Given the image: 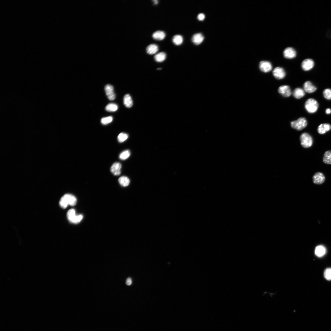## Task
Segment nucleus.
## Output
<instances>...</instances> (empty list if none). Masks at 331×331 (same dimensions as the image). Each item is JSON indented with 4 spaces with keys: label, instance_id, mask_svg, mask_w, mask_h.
<instances>
[{
    "label": "nucleus",
    "instance_id": "f257e3e1",
    "mask_svg": "<svg viewBox=\"0 0 331 331\" xmlns=\"http://www.w3.org/2000/svg\"><path fill=\"white\" fill-rule=\"evenodd\" d=\"M77 202V199L73 195L67 194H65L61 198L59 204L61 207L63 209L66 208L68 205L72 206H74Z\"/></svg>",
    "mask_w": 331,
    "mask_h": 331
},
{
    "label": "nucleus",
    "instance_id": "f03ea898",
    "mask_svg": "<svg viewBox=\"0 0 331 331\" xmlns=\"http://www.w3.org/2000/svg\"><path fill=\"white\" fill-rule=\"evenodd\" d=\"M319 104L317 101L315 99L311 98L308 99L305 104V108L306 111L310 113H315L319 108Z\"/></svg>",
    "mask_w": 331,
    "mask_h": 331
},
{
    "label": "nucleus",
    "instance_id": "7ed1b4c3",
    "mask_svg": "<svg viewBox=\"0 0 331 331\" xmlns=\"http://www.w3.org/2000/svg\"><path fill=\"white\" fill-rule=\"evenodd\" d=\"M308 124V122L306 118H300L296 121L291 122L292 128L297 131H301L306 127Z\"/></svg>",
    "mask_w": 331,
    "mask_h": 331
},
{
    "label": "nucleus",
    "instance_id": "20e7f679",
    "mask_svg": "<svg viewBox=\"0 0 331 331\" xmlns=\"http://www.w3.org/2000/svg\"><path fill=\"white\" fill-rule=\"evenodd\" d=\"M301 145L304 148L310 147L313 145V140L312 137L308 133L302 134L300 137Z\"/></svg>",
    "mask_w": 331,
    "mask_h": 331
},
{
    "label": "nucleus",
    "instance_id": "39448f33",
    "mask_svg": "<svg viewBox=\"0 0 331 331\" xmlns=\"http://www.w3.org/2000/svg\"><path fill=\"white\" fill-rule=\"evenodd\" d=\"M67 217L70 222L74 223H80L83 218V216L82 215H76L75 210L73 209H71L68 211Z\"/></svg>",
    "mask_w": 331,
    "mask_h": 331
},
{
    "label": "nucleus",
    "instance_id": "423d86ee",
    "mask_svg": "<svg viewBox=\"0 0 331 331\" xmlns=\"http://www.w3.org/2000/svg\"><path fill=\"white\" fill-rule=\"evenodd\" d=\"M273 74L274 77L276 79L281 80L285 78L286 73L283 68L280 67H277L273 70Z\"/></svg>",
    "mask_w": 331,
    "mask_h": 331
},
{
    "label": "nucleus",
    "instance_id": "0eeeda50",
    "mask_svg": "<svg viewBox=\"0 0 331 331\" xmlns=\"http://www.w3.org/2000/svg\"><path fill=\"white\" fill-rule=\"evenodd\" d=\"M314 66V61L310 59H307L304 60L301 64L302 69L305 71L311 70L313 68Z\"/></svg>",
    "mask_w": 331,
    "mask_h": 331
},
{
    "label": "nucleus",
    "instance_id": "6e6552de",
    "mask_svg": "<svg viewBox=\"0 0 331 331\" xmlns=\"http://www.w3.org/2000/svg\"><path fill=\"white\" fill-rule=\"evenodd\" d=\"M278 92L285 97H288L291 96L292 92L290 87L288 85H284L280 87L278 89Z\"/></svg>",
    "mask_w": 331,
    "mask_h": 331
},
{
    "label": "nucleus",
    "instance_id": "1a4fd4ad",
    "mask_svg": "<svg viewBox=\"0 0 331 331\" xmlns=\"http://www.w3.org/2000/svg\"><path fill=\"white\" fill-rule=\"evenodd\" d=\"M259 67L261 71L265 73L270 71L272 68L271 64L270 62L266 61L260 62L259 65Z\"/></svg>",
    "mask_w": 331,
    "mask_h": 331
},
{
    "label": "nucleus",
    "instance_id": "9d476101",
    "mask_svg": "<svg viewBox=\"0 0 331 331\" xmlns=\"http://www.w3.org/2000/svg\"><path fill=\"white\" fill-rule=\"evenodd\" d=\"M283 55L286 58L292 59L294 58L296 56V53L294 48L291 47H288L286 48L284 50Z\"/></svg>",
    "mask_w": 331,
    "mask_h": 331
},
{
    "label": "nucleus",
    "instance_id": "9b49d317",
    "mask_svg": "<svg viewBox=\"0 0 331 331\" xmlns=\"http://www.w3.org/2000/svg\"><path fill=\"white\" fill-rule=\"evenodd\" d=\"M325 178L324 174L321 172L316 173L313 177V183L316 184H321L325 181Z\"/></svg>",
    "mask_w": 331,
    "mask_h": 331
},
{
    "label": "nucleus",
    "instance_id": "f8f14e48",
    "mask_svg": "<svg viewBox=\"0 0 331 331\" xmlns=\"http://www.w3.org/2000/svg\"><path fill=\"white\" fill-rule=\"evenodd\" d=\"M105 90L106 94L108 98L111 101L114 100L115 98V94L114 93V89L113 86L108 84L105 88Z\"/></svg>",
    "mask_w": 331,
    "mask_h": 331
},
{
    "label": "nucleus",
    "instance_id": "ddd939ff",
    "mask_svg": "<svg viewBox=\"0 0 331 331\" xmlns=\"http://www.w3.org/2000/svg\"><path fill=\"white\" fill-rule=\"evenodd\" d=\"M304 91L309 93H311L316 91V88L309 81L305 82L303 84Z\"/></svg>",
    "mask_w": 331,
    "mask_h": 331
},
{
    "label": "nucleus",
    "instance_id": "4468645a",
    "mask_svg": "<svg viewBox=\"0 0 331 331\" xmlns=\"http://www.w3.org/2000/svg\"><path fill=\"white\" fill-rule=\"evenodd\" d=\"M331 129V125L328 123L321 124L318 127V132L321 134H324L329 131Z\"/></svg>",
    "mask_w": 331,
    "mask_h": 331
},
{
    "label": "nucleus",
    "instance_id": "2eb2a0df",
    "mask_svg": "<svg viewBox=\"0 0 331 331\" xmlns=\"http://www.w3.org/2000/svg\"><path fill=\"white\" fill-rule=\"evenodd\" d=\"M121 165L120 163H115L112 166L111 168V170L114 175H119L121 173Z\"/></svg>",
    "mask_w": 331,
    "mask_h": 331
},
{
    "label": "nucleus",
    "instance_id": "dca6fc26",
    "mask_svg": "<svg viewBox=\"0 0 331 331\" xmlns=\"http://www.w3.org/2000/svg\"><path fill=\"white\" fill-rule=\"evenodd\" d=\"M146 52L149 55L156 54L159 50V47L157 45L155 44H151L149 45L146 48Z\"/></svg>",
    "mask_w": 331,
    "mask_h": 331
},
{
    "label": "nucleus",
    "instance_id": "f3484780",
    "mask_svg": "<svg viewBox=\"0 0 331 331\" xmlns=\"http://www.w3.org/2000/svg\"><path fill=\"white\" fill-rule=\"evenodd\" d=\"M123 101L124 104L127 108H130L133 105V103L132 98L129 94H126L124 95Z\"/></svg>",
    "mask_w": 331,
    "mask_h": 331
},
{
    "label": "nucleus",
    "instance_id": "a211bd4d",
    "mask_svg": "<svg viewBox=\"0 0 331 331\" xmlns=\"http://www.w3.org/2000/svg\"><path fill=\"white\" fill-rule=\"evenodd\" d=\"M204 37L200 33L196 34L193 35L192 38L193 42L196 45L200 44L204 40Z\"/></svg>",
    "mask_w": 331,
    "mask_h": 331
},
{
    "label": "nucleus",
    "instance_id": "6ab92c4d",
    "mask_svg": "<svg viewBox=\"0 0 331 331\" xmlns=\"http://www.w3.org/2000/svg\"><path fill=\"white\" fill-rule=\"evenodd\" d=\"M326 252V249L322 245L317 247L315 250V253L316 256L319 257L323 256L325 254Z\"/></svg>",
    "mask_w": 331,
    "mask_h": 331
},
{
    "label": "nucleus",
    "instance_id": "aec40b11",
    "mask_svg": "<svg viewBox=\"0 0 331 331\" xmlns=\"http://www.w3.org/2000/svg\"><path fill=\"white\" fill-rule=\"evenodd\" d=\"M152 36V38L156 40L161 41L165 38L166 34L164 32L159 31L155 32Z\"/></svg>",
    "mask_w": 331,
    "mask_h": 331
},
{
    "label": "nucleus",
    "instance_id": "412c9836",
    "mask_svg": "<svg viewBox=\"0 0 331 331\" xmlns=\"http://www.w3.org/2000/svg\"><path fill=\"white\" fill-rule=\"evenodd\" d=\"M293 96L296 98L300 99L305 95L304 91L300 88L295 89L293 93Z\"/></svg>",
    "mask_w": 331,
    "mask_h": 331
},
{
    "label": "nucleus",
    "instance_id": "4be33fe9",
    "mask_svg": "<svg viewBox=\"0 0 331 331\" xmlns=\"http://www.w3.org/2000/svg\"><path fill=\"white\" fill-rule=\"evenodd\" d=\"M118 182L122 186L126 187L129 185L130 181L128 177L122 176L119 178Z\"/></svg>",
    "mask_w": 331,
    "mask_h": 331
},
{
    "label": "nucleus",
    "instance_id": "5701e85b",
    "mask_svg": "<svg viewBox=\"0 0 331 331\" xmlns=\"http://www.w3.org/2000/svg\"><path fill=\"white\" fill-rule=\"evenodd\" d=\"M172 41L176 45H180L183 43V37L181 35H175L172 38Z\"/></svg>",
    "mask_w": 331,
    "mask_h": 331
},
{
    "label": "nucleus",
    "instance_id": "b1692460",
    "mask_svg": "<svg viewBox=\"0 0 331 331\" xmlns=\"http://www.w3.org/2000/svg\"><path fill=\"white\" fill-rule=\"evenodd\" d=\"M166 58V54L163 52L156 54L154 56L155 60L158 62H162L164 61Z\"/></svg>",
    "mask_w": 331,
    "mask_h": 331
},
{
    "label": "nucleus",
    "instance_id": "393cba45",
    "mask_svg": "<svg viewBox=\"0 0 331 331\" xmlns=\"http://www.w3.org/2000/svg\"><path fill=\"white\" fill-rule=\"evenodd\" d=\"M323 161L326 164H331V151H326L324 154Z\"/></svg>",
    "mask_w": 331,
    "mask_h": 331
},
{
    "label": "nucleus",
    "instance_id": "a878e982",
    "mask_svg": "<svg viewBox=\"0 0 331 331\" xmlns=\"http://www.w3.org/2000/svg\"><path fill=\"white\" fill-rule=\"evenodd\" d=\"M118 109V105L114 103H110L108 104L105 108L106 110L109 112H113L117 111Z\"/></svg>",
    "mask_w": 331,
    "mask_h": 331
},
{
    "label": "nucleus",
    "instance_id": "bb28decb",
    "mask_svg": "<svg viewBox=\"0 0 331 331\" xmlns=\"http://www.w3.org/2000/svg\"><path fill=\"white\" fill-rule=\"evenodd\" d=\"M131 152L129 150H126L122 152L119 155V158L122 160L128 159L130 156Z\"/></svg>",
    "mask_w": 331,
    "mask_h": 331
},
{
    "label": "nucleus",
    "instance_id": "cd10ccee",
    "mask_svg": "<svg viewBox=\"0 0 331 331\" xmlns=\"http://www.w3.org/2000/svg\"><path fill=\"white\" fill-rule=\"evenodd\" d=\"M128 137V135L125 133H121L118 136V141L120 143H122Z\"/></svg>",
    "mask_w": 331,
    "mask_h": 331
},
{
    "label": "nucleus",
    "instance_id": "c85d7f7f",
    "mask_svg": "<svg viewBox=\"0 0 331 331\" xmlns=\"http://www.w3.org/2000/svg\"><path fill=\"white\" fill-rule=\"evenodd\" d=\"M324 275L325 279L328 281L331 280V268L326 269L324 272Z\"/></svg>",
    "mask_w": 331,
    "mask_h": 331
},
{
    "label": "nucleus",
    "instance_id": "c756f323",
    "mask_svg": "<svg viewBox=\"0 0 331 331\" xmlns=\"http://www.w3.org/2000/svg\"><path fill=\"white\" fill-rule=\"evenodd\" d=\"M113 120V117L112 116H109L102 118L101 120V122L103 124L107 125L111 123Z\"/></svg>",
    "mask_w": 331,
    "mask_h": 331
},
{
    "label": "nucleus",
    "instance_id": "7c9ffc66",
    "mask_svg": "<svg viewBox=\"0 0 331 331\" xmlns=\"http://www.w3.org/2000/svg\"><path fill=\"white\" fill-rule=\"evenodd\" d=\"M324 97L328 100H331V89H326L323 91Z\"/></svg>",
    "mask_w": 331,
    "mask_h": 331
},
{
    "label": "nucleus",
    "instance_id": "2f4dec72",
    "mask_svg": "<svg viewBox=\"0 0 331 331\" xmlns=\"http://www.w3.org/2000/svg\"><path fill=\"white\" fill-rule=\"evenodd\" d=\"M205 18V15L203 13L199 14L197 16V18L200 21H203L204 19Z\"/></svg>",
    "mask_w": 331,
    "mask_h": 331
},
{
    "label": "nucleus",
    "instance_id": "473e14b6",
    "mask_svg": "<svg viewBox=\"0 0 331 331\" xmlns=\"http://www.w3.org/2000/svg\"><path fill=\"white\" fill-rule=\"evenodd\" d=\"M132 283V279L131 278H128L127 279L126 281V284L128 286L131 285Z\"/></svg>",
    "mask_w": 331,
    "mask_h": 331
},
{
    "label": "nucleus",
    "instance_id": "72a5a7b5",
    "mask_svg": "<svg viewBox=\"0 0 331 331\" xmlns=\"http://www.w3.org/2000/svg\"><path fill=\"white\" fill-rule=\"evenodd\" d=\"M326 112L327 114H329L331 113V110L329 108H328L326 109Z\"/></svg>",
    "mask_w": 331,
    "mask_h": 331
},
{
    "label": "nucleus",
    "instance_id": "f704fd0d",
    "mask_svg": "<svg viewBox=\"0 0 331 331\" xmlns=\"http://www.w3.org/2000/svg\"><path fill=\"white\" fill-rule=\"evenodd\" d=\"M153 2H154V4L155 5H157L158 3V1H157V0H154Z\"/></svg>",
    "mask_w": 331,
    "mask_h": 331
},
{
    "label": "nucleus",
    "instance_id": "c9c22d12",
    "mask_svg": "<svg viewBox=\"0 0 331 331\" xmlns=\"http://www.w3.org/2000/svg\"><path fill=\"white\" fill-rule=\"evenodd\" d=\"M157 69L158 70H160L161 69V68H157Z\"/></svg>",
    "mask_w": 331,
    "mask_h": 331
}]
</instances>
